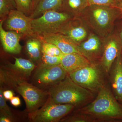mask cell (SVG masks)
<instances>
[{
    "instance_id": "1",
    "label": "cell",
    "mask_w": 122,
    "mask_h": 122,
    "mask_svg": "<svg viewBox=\"0 0 122 122\" xmlns=\"http://www.w3.org/2000/svg\"><path fill=\"white\" fill-rule=\"evenodd\" d=\"M79 111L95 121H122V105L104 85L96 98Z\"/></svg>"
},
{
    "instance_id": "2",
    "label": "cell",
    "mask_w": 122,
    "mask_h": 122,
    "mask_svg": "<svg viewBox=\"0 0 122 122\" xmlns=\"http://www.w3.org/2000/svg\"><path fill=\"white\" fill-rule=\"evenodd\" d=\"M5 69L0 70V81L13 88L22 96L29 114L35 112L44 105L49 97L48 91L28 83L26 79Z\"/></svg>"
},
{
    "instance_id": "3",
    "label": "cell",
    "mask_w": 122,
    "mask_h": 122,
    "mask_svg": "<svg viewBox=\"0 0 122 122\" xmlns=\"http://www.w3.org/2000/svg\"><path fill=\"white\" fill-rule=\"evenodd\" d=\"M48 92V97L55 103L75 107L86 104L93 98L91 91L76 84L68 74L63 80L49 88Z\"/></svg>"
},
{
    "instance_id": "4",
    "label": "cell",
    "mask_w": 122,
    "mask_h": 122,
    "mask_svg": "<svg viewBox=\"0 0 122 122\" xmlns=\"http://www.w3.org/2000/svg\"><path fill=\"white\" fill-rule=\"evenodd\" d=\"M119 11L115 7L92 5L83 10L81 16L90 26L99 35H107L113 26L114 22L119 18Z\"/></svg>"
},
{
    "instance_id": "5",
    "label": "cell",
    "mask_w": 122,
    "mask_h": 122,
    "mask_svg": "<svg viewBox=\"0 0 122 122\" xmlns=\"http://www.w3.org/2000/svg\"><path fill=\"white\" fill-rule=\"evenodd\" d=\"M74 17L65 11H48L39 17L32 19L33 33L37 35L44 33H56L62 26Z\"/></svg>"
},
{
    "instance_id": "6",
    "label": "cell",
    "mask_w": 122,
    "mask_h": 122,
    "mask_svg": "<svg viewBox=\"0 0 122 122\" xmlns=\"http://www.w3.org/2000/svg\"><path fill=\"white\" fill-rule=\"evenodd\" d=\"M72 81L90 91H97L104 85L102 72L94 63L68 74Z\"/></svg>"
},
{
    "instance_id": "7",
    "label": "cell",
    "mask_w": 122,
    "mask_h": 122,
    "mask_svg": "<svg viewBox=\"0 0 122 122\" xmlns=\"http://www.w3.org/2000/svg\"><path fill=\"white\" fill-rule=\"evenodd\" d=\"M75 107L70 104H57L49 97L38 110L29 114L31 121L36 122H55L61 120L74 109Z\"/></svg>"
},
{
    "instance_id": "8",
    "label": "cell",
    "mask_w": 122,
    "mask_h": 122,
    "mask_svg": "<svg viewBox=\"0 0 122 122\" xmlns=\"http://www.w3.org/2000/svg\"><path fill=\"white\" fill-rule=\"evenodd\" d=\"M67 74L60 65H48L41 63L36 70L33 80L40 89L50 88L63 80Z\"/></svg>"
},
{
    "instance_id": "9",
    "label": "cell",
    "mask_w": 122,
    "mask_h": 122,
    "mask_svg": "<svg viewBox=\"0 0 122 122\" xmlns=\"http://www.w3.org/2000/svg\"><path fill=\"white\" fill-rule=\"evenodd\" d=\"M122 52V41L117 33L107 38L103 42L101 58L103 70L107 73L118 56Z\"/></svg>"
},
{
    "instance_id": "10",
    "label": "cell",
    "mask_w": 122,
    "mask_h": 122,
    "mask_svg": "<svg viewBox=\"0 0 122 122\" xmlns=\"http://www.w3.org/2000/svg\"><path fill=\"white\" fill-rule=\"evenodd\" d=\"M32 19L24 13L17 10H11L5 22L6 29L13 30L27 37L34 35L31 25Z\"/></svg>"
},
{
    "instance_id": "11",
    "label": "cell",
    "mask_w": 122,
    "mask_h": 122,
    "mask_svg": "<svg viewBox=\"0 0 122 122\" xmlns=\"http://www.w3.org/2000/svg\"><path fill=\"white\" fill-rule=\"evenodd\" d=\"M38 35L42 41L56 46L63 54L76 53L82 55L79 51L78 45L66 35L53 33H44Z\"/></svg>"
},
{
    "instance_id": "12",
    "label": "cell",
    "mask_w": 122,
    "mask_h": 122,
    "mask_svg": "<svg viewBox=\"0 0 122 122\" xmlns=\"http://www.w3.org/2000/svg\"><path fill=\"white\" fill-rule=\"evenodd\" d=\"M79 51L84 56L92 62L102 57L103 43L98 37L91 34L87 39L79 44Z\"/></svg>"
},
{
    "instance_id": "13",
    "label": "cell",
    "mask_w": 122,
    "mask_h": 122,
    "mask_svg": "<svg viewBox=\"0 0 122 122\" xmlns=\"http://www.w3.org/2000/svg\"><path fill=\"white\" fill-rule=\"evenodd\" d=\"M56 33L67 36L79 45L87 35V32L78 17H74L61 26Z\"/></svg>"
},
{
    "instance_id": "14",
    "label": "cell",
    "mask_w": 122,
    "mask_h": 122,
    "mask_svg": "<svg viewBox=\"0 0 122 122\" xmlns=\"http://www.w3.org/2000/svg\"><path fill=\"white\" fill-rule=\"evenodd\" d=\"M5 20H0V38L2 46L7 52L18 54L21 51V46L20 41L23 36L13 30H5L3 24Z\"/></svg>"
},
{
    "instance_id": "15",
    "label": "cell",
    "mask_w": 122,
    "mask_h": 122,
    "mask_svg": "<svg viewBox=\"0 0 122 122\" xmlns=\"http://www.w3.org/2000/svg\"><path fill=\"white\" fill-rule=\"evenodd\" d=\"M111 80L114 96L122 105V52L114 62Z\"/></svg>"
},
{
    "instance_id": "16",
    "label": "cell",
    "mask_w": 122,
    "mask_h": 122,
    "mask_svg": "<svg viewBox=\"0 0 122 122\" xmlns=\"http://www.w3.org/2000/svg\"><path fill=\"white\" fill-rule=\"evenodd\" d=\"M91 63L82 55L72 53L63 55L60 65L68 74Z\"/></svg>"
},
{
    "instance_id": "17",
    "label": "cell",
    "mask_w": 122,
    "mask_h": 122,
    "mask_svg": "<svg viewBox=\"0 0 122 122\" xmlns=\"http://www.w3.org/2000/svg\"><path fill=\"white\" fill-rule=\"evenodd\" d=\"M15 62L9 63L6 68L17 75L25 79L29 77L35 68L33 61L21 58L14 57Z\"/></svg>"
},
{
    "instance_id": "18",
    "label": "cell",
    "mask_w": 122,
    "mask_h": 122,
    "mask_svg": "<svg viewBox=\"0 0 122 122\" xmlns=\"http://www.w3.org/2000/svg\"><path fill=\"white\" fill-rule=\"evenodd\" d=\"M63 0H41L29 16L31 19L39 17L50 11H60Z\"/></svg>"
},
{
    "instance_id": "19",
    "label": "cell",
    "mask_w": 122,
    "mask_h": 122,
    "mask_svg": "<svg viewBox=\"0 0 122 122\" xmlns=\"http://www.w3.org/2000/svg\"><path fill=\"white\" fill-rule=\"evenodd\" d=\"M25 49L29 56L33 61H41L42 40L39 36L34 34L27 37Z\"/></svg>"
},
{
    "instance_id": "20",
    "label": "cell",
    "mask_w": 122,
    "mask_h": 122,
    "mask_svg": "<svg viewBox=\"0 0 122 122\" xmlns=\"http://www.w3.org/2000/svg\"><path fill=\"white\" fill-rule=\"evenodd\" d=\"M88 6L87 0H63L59 11L67 12L74 17H78Z\"/></svg>"
},
{
    "instance_id": "21",
    "label": "cell",
    "mask_w": 122,
    "mask_h": 122,
    "mask_svg": "<svg viewBox=\"0 0 122 122\" xmlns=\"http://www.w3.org/2000/svg\"><path fill=\"white\" fill-rule=\"evenodd\" d=\"M16 9V5L14 0H0V20L6 19L11 10Z\"/></svg>"
},
{
    "instance_id": "22",
    "label": "cell",
    "mask_w": 122,
    "mask_h": 122,
    "mask_svg": "<svg viewBox=\"0 0 122 122\" xmlns=\"http://www.w3.org/2000/svg\"><path fill=\"white\" fill-rule=\"evenodd\" d=\"M41 52L42 54L53 56H63L64 54L60 49L54 44L42 40Z\"/></svg>"
},
{
    "instance_id": "23",
    "label": "cell",
    "mask_w": 122,
    "mask_h": 122,
    "mask_svg": "<svg viewBox=\"0 0 122 122\" xmlns=\"http://www.w3.org/2000/svg\"><path fill=\"white\" fill-rule=\"evenodd\" d=\"M17 10L29 16L34 9L32 0H14Z\"/></svg>"
},
{
    "instance_id": "24",
    "label": "cell",
    "mask_w": 122,
    "mask_h": 122,
    "mask_svg": "<svg viewBox=\"0 0 122 122\" xmlns=\"http://www.w3.org/2000/svg\"><path fill=\"white\" fill-rule=\"evenodd\" d=\"M2 84L0 83V116H7L13 120V115L9 107L7 105L6 99L5 98L3 94Z\"/></svg>"
},
{
    "instance_id": "25",
    "label": "cell",
    "mask_w": 122,
    "mask_h": 122,
    "mask_svg": "<svg viewBox=\"0 0 122 122\" xmlns=\"http://www.w3.org/2000/svg\"><path fill=\"white\" fill-rule=\"evenodd\" d=\"M74 115L62 120L63 122H95V120L84 114Z\"/></svg>"
},
{
    "instance_id": "26",
    "label": "cell",
    "mask_w": 122,
    "mask_h": 122,
    "mask_svg": "<svg viewBox=\"0 0 122 122\" xmlns=\"http://www.w3.org/2000/svg\"><path fill=\"white\" fill-rule=\"evenodd\" d=\"M62 56H53L42 54L41 62L48 65H57L61 64Z\"/></svg>"
},
{
    "instance_id": "27",
    "label": "cell",
    "mask_w": 122,
    "mask_h": 122,
    "mask_svg": "<svg viewBox=\"0 0 122 122\" xmlns=\"http://www.w3.org/2000/svg\"><path fill=\"white\" fill-rule=\"evenodd\" d=\"M88 6L92 5L114 7L117 2L116 0H87Z\"/></svg>"
},
{
    "instance_id": "28",
    "label": "cell",
    "mask_w": 122,
    "mask_h": 122,
    "mask_svg": "<svg viewBox=\"0 0 122 122\" xmlns=\"http://www.w3.org/2000/svg\"><path fill=\"white\" fill-rule=\"evenodd\" d=\"M3 96L6 100H10L14 97L13 92L11 90H7L3 92Z\"/></svg>"
},
{
    "instance_id": "29",
    "label": "cell",
    "mask_w": 122,
    "mask_h": 122,
    "mask_svg": "<svg viewBox=\"0 0 122 122\" xmlns=\"http://www.w3.org/2000/svg\"><path fill=\"white\" fill-rule=\"evenodd\" d=\"M10 100L11 104L14 106L17 107L21 105L20 98L17 96H14Z\"/></svg>"
},
{
    "instance_id": "30",
    "label": "cell",
    "mask_w": 122,
    "mask_h": 122,
    "mask_svg": "<svg viewBox=\"0 0 122 122\" xmlns=\"http://www.w3.org/2000/svg\"><path fill=\"white\" fill-rule=\"evenodd\" d=\"M114 7L117 8L120 13L119 18H122V2H118Z\"/></svg>"
},
{
    "instance_id": "31",
    "label": "cell",
    "mask_w": 122,
    "mask_h": 122,
    "mask_svg": "<svg viewBox=\"0 0 122 122\" xmlns=\"http://www.w3.org/2000/svg\"><path fill=\"white\" fill-rule=\"evenodd\" d=\"M13 120L11 118L4 116H0V122H13Z\"/></svg>"
},
{
    "instance_id": "32",
    "label": "cell",
    "mask_w": 122,
    "mask_h": 122,
    "mask_svg": "<svg viewBox=\"0 0 122 122\" xmlns=\"http://www.w3.org/2000/svg\"><path fill=\"white\" fill-rule=\"evenodd\" d=\"M120 25L119 32L117 33L122 41V22L120 24Z\"/></svg>"
},
{
    "instance_id": "33",
    "label": "cell",
    "mask_w": 122,
    "mask_h": 122,
    "mask_svg": "<svg viewBox=\"0 0 122 122\" xmlns=\"http://www.w3.org/2000/svg\"><path fill=\"white\" fill-rule=\"evenodd\" d=\"M41 0H32L33 3L34 5V8L36 6L38 2H39Z\"/></svg>"
},
{
    "instance_id": "34",
    "label": "cell",
    "mask_w": 122,
    "mask_h": 122,
    "mask_svg": "<svg viewBox=\"0 0 122 122\" xmlns=\"http://www.w3.org/2000/svg\"><path fill=\"white\" fill-rule=\"evenodd\" d=\"M117 2H122V0H116Z\"/></svg>"
}]
</instances>
